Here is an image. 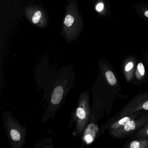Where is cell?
Returning a JSON list of instances; mask_svg holds the SVG:
<instances>
[{
  "instance_id": "6da1fadb",
  "label": "cell",
  "mask_w": 148,
  "mask_h": 148,
  "mask_svg": "<svg viewBox=\"0 0 148 148\" xmlns=\"http://www.w3.org/2000/svg\"><path fill=\"white\" fill-rule=\"evenodd\" d=\"M64 90L61 86H57L54 89L51 97V102L53 104L59 103L63 97Z\"/></svg>"
},
{
  "instance_id": "7a4b0ae2",
  "label": "cell",
  "mask_w": 148,
  "mask_h": 148,
  "mask_svg": "<svg viewBox=\"0 0 148 148\" xmlns=\"http://www.w3.org/2000/svg\"><path fill=\"white\" fill-rule=\"evenodd\" d=\"M106 76L109 84L111 85H114L116 83V79L112 72L108 71L106 73Z\"/></svg>"
},
{
  "instance_id": "3957f363",
  "label": "cell",
  "mask_w": 148,
  "mask_h": 148,
  "mask_svg": "<svg viewBox=\"0 0 148 148\" xmlns=\"http://www.w3.org/2000/svg\"><path fill=\"white\" fill-rule=\"evenodd\" d=\"M74 18L71 15H67L64 20V24L68 27H70L72 25L74 22Z\"/></svg>"
},
{
  "instance_id": "277c9868",
  "label": "cell",
  "mask_w": 148,
  "mask_h": 148,
  "mask_svg": "<svg viewBox=\"0 0 148 148\" xmlns=\"http://www.w3.org/2000/svg\"><path fill=\"white\" fill-rule=\"evenodd\" d=\"M41 16H42V14L40 11H37L32 18V22L34 24H37L40 20V18H41Z\"/></svg>"
},
{
  "instance_id": "5b68a950",
  "label": "cell",
  "mask_w": 148,
  "mask_h": 148,
  "mask_svg": "<svg viewBox=\"0 0 148 148\" xmlns=\"http://www.w3.org/2000/svg\"><path fill=\"white\" fill-rule=\"evenodd\" d=\"M135 127H136V125L134 121H130L129 123L125 125L124 128L125 130L129 131L133 130L135 129Z\"/></svg>"
},
{
  "instance_id": "8992f818",
  "label": "cell",
  "mask_w": 148,
  "mask_h": 148,
  "mask_svg": "<svg viewBox=\"0 0 148 148\" xmlns=\"http://www.w3.org/2000/svg\"><path fill=\"white\" fill-rule=\"evenodd\" d=\"M11 135L12 136V138L14 141H18L20 139V134L17 130H12L11 131Z\"/></svg>"
},
{
  "instance_id": "52a82bcc",
  "label": "cell",
  "mask_w": 148,
  "mask_h": 148,
  "mask_svg": "<svg viewBox=\"0 0 148 148\" xmlns=\"http://www.w3.org/2000/svg\"><path fill=\"white\" fill-rule=\"evenodd\" d=\"M77 116L81 119L84 118L86 116V112L82 108H79L77 110Z\"/></svg>"
},
{
  "instance_id": "ba28073f",
  "label": "cell",
  "mask_w": 148,
  "mask_h": 148,
  "mask_svg": "<svg viewBox=\"0 0 148 148\" xmlns=\"http://www.w3.org/2000/svg\"><path fill=\"white\" fill-rule=\"evenodd\" d=\"M138 70L140 74L142 76H143L145 74V68L143 65L142 63H139L137 66Z\"/></svg>"
},
{
  "instance_id": "9c48e42d",
  "label": "cell",
  "mask_w": 148,
  "mask_h": 148,
  "mask_svg": "<svg viewBox=\"0 0 148 148\" xmlns=\"http://www.w3.org/2000/svg\"><path fill=\"white\" fill-rule=\"evenodd\" d=\"M130 121V118L125 117L119 120V124L120 125H125V124L129 123Z\"/></svg>"
},
{
  "instance_id": "30bf717a",
  "label": "cell",
  "mask_w": 148,
  "mask_h": 148,
  "mask_svg": "<svg viewBox=\"0 0 148 148\" xmlns=\"http://www.w3.org/2000/svg\"><path fill=\"white\" fill-rule=\"evenodd\" d=\"M104 4L103 3L98 4L96 6V10L97 12H101L103 10Z\"/></svg>"
},
{
  "instance_id": "8fae6325",
  "label": "cell",
  "mask_w": 148,
  "mask_h": 148,
  "mask_svg": "<svg viewBox=\"0 0 148 148\" xmlns=\"http://www.w3.org/2000/svg\"><path fill=\"white\" fill-rule=\"evenodd\" d=\"M140 146V144L136 141H134L131 143L130 145V148H139Z\"/></svg>"
},
{
  "instance_id": "7c38bea8",
  "label": "cell",
  "mask_w": 148,
  "mask_h": 148,
  "mask_svg": "<svg viewBox=\"0 0 148 148\" xmlns=\"http://www.w3.org/2000/svg\"><path fill=\"white\" fill-rule=\"evenodd\" d=\"M133 66V64L132 62H129L125 67V70L126 71L128 72L132 69Z\"/></svg>"
},
{
  "instance_id": "4fadbf2b",
  "label": "cell",
  "mask_w": 148,
  "mask_h": 148,
  "mask_svg": "<svg viewBox=\"0 0 148 148\" xmlns=\"http://www.w3.org/2000/svg\"><path fill=\"white\" fill-rule=\"evenodd\" d=\"M85 139L86 142L88 143H91V142H92V140H93L92 137L90 135H86L85 137Z\"/></svg>"
},
{
  "instance_id": "5bb4252c",
  "label": "cell",
  "mask_w": 148,
  "mask_h": 148,
  "mask_svg": "<svg viewBox=\"0 0 148 148\" xmlns=\"http://www.w3.org/2000/svg\"><path fill=\"white\" fill-rule=\"evenodd\" d=\"M143 108L145 110H148V101L145 102L143 105Z\"/></svg>"
},
{
  "instance_id": "9a60e30c",
  "label": "cell",
  "mask_w": 148,
  "mask_h": 148,
  "mask_svg": "<svg viewBox=\"0 0 148 148\" xmlns=\"http://www.w3.org/2000/svg\"><path fill=\"white\" fill-rule=\"evenodd\" d=\"M145 15L146 17L148 18V11H146V12H145Z\"/></svg>"
},
{
  "instance_id": "2e32d148",
  "label": "cell",
  "mask_w": 148,
  "mask_h": 148,
  "mask_svg": "<svg viewBox=\"0 0 148 148\" xmlns=\"http://www.w3.org/2000/svg\"><path fill=\"white\" fill-rule=\"evenodd\" d=\"M147 134H148V131H147Z\"/></svg>"
}]
</instances>
